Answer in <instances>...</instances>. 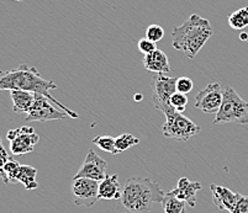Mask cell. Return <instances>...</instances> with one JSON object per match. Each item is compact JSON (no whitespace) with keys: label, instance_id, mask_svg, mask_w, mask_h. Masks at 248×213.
Wrapping results in <instances>:
<instances>
[{"label":"cell","instance_id":"obj_1","mask_svg":"<svg viewBox=\"0 0 248 213\" xmlns=\"http://www.w3.org/2000/svg\"><path fill=\"white\" fill-rule=\"evenodd\" d=\"M57 84L51 80H46L41 77L35 67L28 64H21L19 68L9 69V71H0V91L3 90H26L31 93L45 95L52 104H55L58 109L63 110L67 115L72 118H79L77 112L58 101L57 99L51 96L49 91L56 90Z\"/></svg>","mask_w":248,"mask_h":213},{"label":"cell","instance_id":"obj_2","mask_svg":"<svg viewBox=\"0 0 248 213\" xmlns=\"http://www.w3.org/2000/svg\"><path fill=\"white\" fill-rule=\"evenodd\" d=\"M166 192L159 184L147 178H130L125 181L117 211L120 213H151L155 203L163 202Z\"/></svg>","mask_w":248,"mask_h":213},{"label":"cell","instance_id":"obj_3","mask_svg":"<svg viewBox=\"0 0 248 213\" xmlns=\"http://www.w3.org/2000/svg\"><path fill=\"white\" fill-rule=\"evenodd\" d=\"M214 33L210 21L198 14H193L180 26L172 31V46L183 52L189 59H194Z\"/></svg>","mask_w":248,"mask_h":213},{"label":"cell","instance_id":"obj_4","mask_svg":"<svg viewBox=\"0 0 248 213\" xmlns=\"http://www.w3.org/2000/svg\"><path fill=\"white\" fill-rule=\"evenodd\" d=\"M225 123H248V102L245 101L231 86L224 89L222 104L220 110L216 112V117L214 120V125Z\"/></svg>","mask_w":248,"mask_h":213},{"label":"cell","instance_id":"obj_5","mask_svg":"<svg viewBox=\"0 0 248 213\" xmlns=\"http://www.w3.org/2000/svg\"><path fill=\"white\" fill-rule=\"evenodd\" d=\"M166 122L162 127V133L167 138H170L178 142H186L195 134L200 133V127L182 115L178 111H172L166 115Z\"/></svg>","mask_w":248,"mask_h":213},{"label":"cell","instance_id":"obj_6","mask_svg":"<svg viewBox=\"0 0 248 213\" xmlns=\"http://www.w3.org/2000/svg\"><path fill=\"white\" fill-rule=\"evenodd\" d=\"M152 89V104L155 110H159L167 115L174 111L169 100L174 93H177V78L168 77L166 74H155L151 82Z\"/></svg>","mask_w":248,"mask_h":213},{"label":"cell","instance_id":"obj_7","mask_svg":"<svg viewBox=\"0 0 248 213\" xmlns=\"http://www.w3.org/2000/svg\"><path fill=\"white\" fill-rule=\"evenodd\" d=\"M67 114L63 110H58L45 95L36 94L35 102L30 111L26 114L25 122H47V121L62 120L67 117ZM69 117V116H68Z\"/></svg>","mask_w":248,"mask_h":213},{"label":"cell","instance_id":"obj_8","mask_svg":"<svg viewBox=\"0 0 248 213\" xmlns=\"http://www.w3.org/2000/svg\"><path fill=\"white\" fill-rule=\"evenodd\" d=\"M8 140L10 141V152L13 156H24L31 153L40 141L38 134L31 127L11 129L8 132Z\"/></svg>","mask_w":248,"mask_h":213},{"label":"cell","instance_id":"obj_9","mask_svg":"<svg viewBox=\"0 0 248 213\" xmlns=\"http://www.w3.org/2000/svg\"><path fill=\"white\" fill-rule=\"evenodd\" d=\"M72 192L74 203L80 207H93L99 199V181L87 178L73 179Z\"/></svg>","mask_w":248,"mask_h":213},{"label":"cell","instance_id":"obj_10","mask_svg":"<svg viewBox=\"0 0 248 213\" xmlns=\"http://www.w3.org/2000/svg\"><path fill=\"white\" fill-rule=\"evenodd\" d=\"M224 99V90L218 83H211L195 96V107L205 114H216Z\"/></svg>","mask_w":248,"mask_h":213},{"label":"cell","instance_id":"obj_11","mask_svg":"<svg viewBox=\"0 0 248 213\" xmlns=\"http://www.w3.org/2000/svg\"><path fill=\"white\" fill-rule=\"evenodd\" d=\"M108 163L98 156L93 149H89L79 171L74 175L73 179L87 178L100 183L107 178Z\"/></svg>","mask_w":248,"mask_h":213},{"label":"cell","instance_id":"obj_12","mask_svg":"<svg viewBox=\"0 0 248 213\" xmlns=\"http://www.w3.org/2000/svg\"><path fill=\"white\" fill-rule=\"evenodd\" d=\"M202 190V184L199 181H190L188 178H180L177 186L170 190L175 197L184 201L189 207L197 206V195Z\"/></svg>","mask_w":248,"mask_h":213},{"label":"cell","instance_id":"obj_13","mask_svg":"<svg viewBox=\"0 0 248 213\" xmlns=\"http://www.w3.org/2000/svg\"><path fill=\"white\" fill-rule=\"evenodd\" d=\"M211 194H213V201L215 203L216 207L221 211H227V212H232L234 208L240 194H234L230 189L225 187V186H218L215 184L210 185Z\"/></svg>","mask_w":248,"mask_h":213},{"label":"cell","instance_id":"obj_14","mask_svg":"<svg viewBox=\"0 0 248 213\" xmlns=\"http://www.w3.org/2000/svg\"><path fill=\"white\" fill-rule=\"evenodd\" d=\"M143 66L148 71L155 74H167L170 71L169 60L166 53L161 49H155L143 57Z\"/></svg>","mask_w":248,"mask_h":213},{"label":"cell","instance_id":"obj_15","mask_svg":"<svg viewBox=\"0 0 248 213\" xmlns=\"http://www.w3.org/2000/svg\"><path fill=\"white\" fill-rule=\"evenodd\" d=\"M123 187L120 186L117 175H107V178L99 183V199H120Z\"/></svg>","mask_w":248,"mask_h":213},{"label":"cell","instance_id":"obj_16","mask_svg":"<svg viewBox=\"0 0 248 213\" xmlns=\"http://www.w3.org/2000/svg\"><path fill=\"white\" fill-rule=\"evenodd\" d=\"M11 100H13V111L17 114H28L35 102L36 93L26 90H11Z\"/></svg>","mask_w":248,"mask_h":213},{"label":"cell","instance_id":"obj_17","mask_svg":"<svg viewBox=\"0 0 248 213\" xmlns=\"http://www.w3.org/2000/svg\"><path fill=\"white\" fill-rule=\"evenodd\" d=\"M37 170L30 165H21L16 176V183H21L26 190H35L38 187V183L36 181Z\"/></svg>","mask_w":248,"mask_h":213},{"label":"cell","instance_id":"obj_18","mask_svg":"<svg viewBox=\"0 0 248 213\" xmlns=\"http://www.w3.org/2000/svg\"><path fill=\"white\" fill-rule=\"evenodd\" d=\"M162 205H163L164 213H186V206H188L184 201L175 197L170 191L164 195Z\"/></svg>","mask_w":248,"mask_h":213},{"label":"cell","instance_id":"obj_19","mask_svg":"<svg viewBox=\"0 0 248 213\" xmlns=\"http://www.w3.org/2000/svg\"><path fill=\"white\" fill-rule=\"evenodd\" d=\"M229 26L232 30H243L248 26V6L241 8L232 13L229 17Z\"/></svg>","mask_w":248,"mask_h":213},{"label":"cell","instance_id":"obj_20","mask_svg":"<svg viewBox=\"0 0 248 213\" xmlns=\"http://www.w3.org/2000/svg\"><path fill=\"white\" fill-rule=\"evenodd\" d=\"M93 144H95L104 152L112 154V156L120 154V152L116 148L115 138L111 136H96L95 138H93Z\"/></svg>","mask_w":248,"mask_h":213},{"label":"cell","instance_id":"obj_21","mask_svg":"<svg viewBox=\"0 0 248 213\" xmlns=\"http://www.w3.org/2000/svg\"><path fill=\"white\" fill-rule=\"evenodd\" d=\"M115 143H116V148L119 152H124V150H127L128 148L134 147V145L139 144L140 140L136 138L134 134H130V133H124L121 136L116 137L115 138Z\"/></svg>","mask_w":248,"mask_h":213},{"label":"cell","instance_id":"obj_22","mask_svg":"<svg viewBox=\"0 0 248 213\" xmlns=\"http://www.w3.org/2000/svg\"><path fill=\"white\" fill-rule=\"evenodd\" d=\"M20 167H21V164L13 158L6 163V165L4 167V172H5L6 176V184L16 183V176L17 172H19L20 170Z\"/></svg>","mask_w":248,"mask_h":213},{"label":"cell","instance_id":"obj_23","mask_svg":"<svg viewBox=\"0 0 248 213\" xmlns=\"http://www.w3.org/2000/svg\"><path fill=\"white\" fill-rule=\"evenodd\" d=\"M188 101H189V99L186 94L178 93L177 91V93H174L172 95V98H170V100H169V104H170V106H172L175 111L182 114V112H184V110H186V105H188Z\"/></svg>","mask_w":248,"mask_h":213},{"label":"cell","instance_id":"obj_24","mask_svg":"<svg viewBox=\"0 0 248 213\" xmlns=\"http://www.w3.org/2000/svg\"><path fill=\"white\" fill-rule=\"evenodd\" d=\"M146 37L157 43L164 37V28L159 25H150L146 30Z\"/></svg>","mask_w":248,"mask_h":213},{"label":"cell","instance_id":"obj_25","mask_svg":"<svg viewBox=\"0 0 248 213\" xmlns=\"http://www.w3.org/2000/svg\"><path fill=\"white\" fill-rule=\"evenodd\" d=\"M194 84L193 80L188 77H180L177 78V91L178 93L186 94L188 95L191 90H193Z\"/></svg>","mask_w":248,"mask_h":213},{"label":"cell","instance_id":"obj_26","mask_svg":"<svg viewBox=\"0 0 248 213\" xmlns=\"http://www.w3.org/2000/svg\"><path fill=\"white\" fill-rule=\"evenodd\" d=\"M137 47H139L140 52H141L143 56L150 55V53H152L153 51L158 49V48H157V44H155V42L151 41V40H148L147 37L140 40Z\"/></svg>","mask_w":248,"mask_h":213},{"label":"cell","instance_id":"obj_27","mask_svg":"<svg viewBox=\"0 0 248 213\" xmlns=\"http://www.w3.org/2000/svg\"><path fill=\"white\" fill-rule=\"evenodd\" d=\"M10 156L8 154V152L5 150L4 148L3 142H1V138H0V178L4 183L6 184V176H5V172H4V167L6 165L9 160H10Z\"/></svg>","mask_w":248,"mask_h":213},{"label":"cell","instance_id":"obj_28","mask_svg":"<svg viewBox=\"0 0 248 213\" xmlns=\"http://www.w3.org/2000/svg\"><path fill=\"white\" fill-rule=\"evenodd\" d=\"M230 213H248V196L240 195L237 199V203Z\"/></svg>","mask_w":248,"mask_h":213},{"label":"cell","instance_id":"obj_29","mask_svg":"<svg viewBox=\"0 0 248 213\" xmlns=\"http://www.w3.org/2000/svg\"><path fill=\"white\" fill-rule=\"evenodd\" d=\"M240 39H241V41H247L248 42V33L247 32H242L240 35Z\"/></svg>","mask_w":248,"mask_h":213},{"label":"cell","instance_id":"obj_30","mask_svg":"<svg viewBox=\"0 0 248 213\" xmlns=\"http://www.w3.org/2000/svg\"><path fill=\"white\" fill-rule=\"evenodd\" d=\"M135 98H136V99H135L136 101H141V100H142V95H136Z\"/></svg>","mask_w":248,"mask_h":213},{"label":"cell","instance_id":"obj_31","mask_svg":"<svg viewBox=\"0 0 248 213\" xmlns=\"http://www.w3.org/2000/svg\"><path fill=\"white\" fill-rule=\"evenodd\" d=\"M15 1H22V0H15Z\"/></svg>","mask_w":248,"mask_h":213}]
</instances>
